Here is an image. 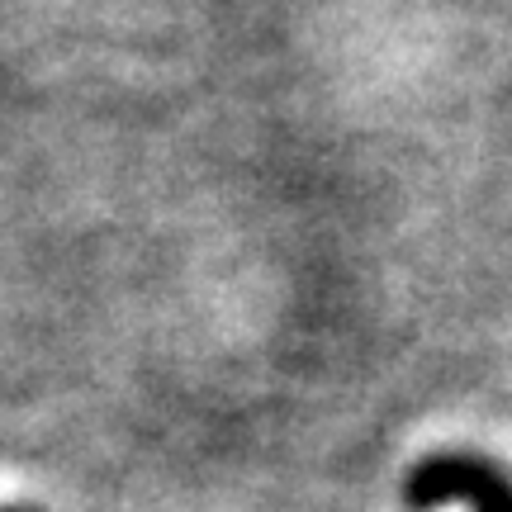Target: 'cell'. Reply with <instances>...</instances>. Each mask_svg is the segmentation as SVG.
I'll list each match as a JSON object with an SVG mask.
<instances>
[{
	"instance_id": "cell-1",
	"label": "cell",
	"mask_w": 512,
	"mask_h": 512,
	"mask_svg": "<svg viewBox=\"0 0 512 512\" xmlns=\"http://www.w3.org/2000/svg\"><path fill=\"white\" fill-rule=\"evenodd\" d=\"M403 503L413 512L451 508V503H460L465 512H512V475L475 451H441L408 475Z\"/></svg>"
},
{
	"instance_id": "cell-2",
	"label": "cell",
	"mask_w": 512,
	"mask_h": 512,
	"mask_svg": "<svg viewBox=\"0 0 512 512\" xmlns=\"http://www.w3.org/2000/svg\"><path fill=\"white\" fill-rule=\"evenodd\" d=\"M0 512H38V508H0Z\"/></svg>"
}]
</instances>
